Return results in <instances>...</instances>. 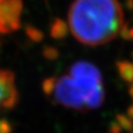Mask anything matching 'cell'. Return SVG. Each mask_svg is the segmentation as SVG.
I'll list each match as a JSON object with an SVG mask.
<instances>
[{
  "mask_svg": "<svg viewBox=\"0 0 133 133\" xmlns=\"http://www.w3.org/2000/svg\"><path fill=\"white\" fill-rule=\"evenodd\" d=\"M68 24L79 42L104 45L121 34L124 12L118 0H75L68 11Z\"/></svg>",
  "mask_w": 133,
  "mask_h": 133,
  "instance_id": "1",
  "label": "cell"
},
{
  "mask_svg": "<svg viewBox=\"0 0 133 133\" xmlns=\"http://www.w3.org/2000/svg\"><path fill=\"white\" fill-rule=\"evenodd\" d=\"M44 89L58 104L76 110L99 107L104 98L101 72L84 61L74 64L67 74L45 82Z\"/></svg>",
  "mask_w": 133,
  "mask_h": 133,
  "instance_id": "2",
  "label": "cell"
},
{
  "mask_svg": "<svg viewBox=\"0 0 133 133\" xmlns=\"http://www.w3.org/2000/svg\"><path fill=\"white\" fill-rule=\"evenodd\" d=\"M22 0L0 1V34H9L20 28Z\"/></svg>",
  "mask_w": 133,
  "mask_h": 133,
  "instance_id": "3",
  "label": "cell"
},
{
  "mask_svg": "<svg viewBox=\"0 0 133 133\" xmlns=\"http://www.w3.org/2000/svg\"><path fill=\"white\" fill-rule=\"evenodd\" d=\"M19 98L15 76L12 71L0 68V113L13 108Z\"/></svg>",
  "mask_w": 133,
  "mask_h": 133,
  "instance_id": "4",
  "label": "cell"
},
{
  "mask_svg": "<svg viewBox=\"0 0 133 133\" xmlns=\"http://www.w3.org/2000/svg\"><path fill=\"white\" fill-rule=\"evenodd\" d=\"M68 32V26L66 24L65 21H63L62 19H55V21L51 23V27H50V34L54 38H63L67 35Z\"/></svg>",
  "mask_w": 133,
  "mask_h": 133,
  "instance_id": "5",
  "label": "cell"
},
{
  "mask_svg": "<svg viewBox=\"0 0 133 133\" xmlns=\"http://www.w3.org/2000/svg\"><path fill=\"white\" fill-rule=\"evenodd\" d=\"M26 31H27V34H28L30 37L35 38L36 40H39V39L42 38V34H41L39 30H37L36 28H34V27H27V28H26Z\"/></svg>",
  "mask_w": 133,
  "mask_h": 133,
  "instance_id": "6",
  "label": "cell"
},
{
  "mask_svg": "<svg viewBox=\"0 0 133 133\" xmlns=\"http://www.w3.org/2000/svg\"><path fill=\"white\" fill-rule=\"evenodd\" d=\"M126 6L128 9H132L133 8V0H126Z\"/></svg>",
  "mask_w": 133,
  "mask_h": 133,
  "instance_id": "7",
  "label": "cell"
},
{
  "mask_svg": "<svg viewBox=\"0 0 133 133\" xmlns=\"http://www.w3.org/2000/svg\"><path fill=\"white\" fill-rule=\"evenodd\" d=\"M0 1H1V0H0Z\"/></svg>",
  "mask_w": 133,
  "mask_h": 133,
  "instance_id": "8",
  "label": "cell"
}]
</instances>
